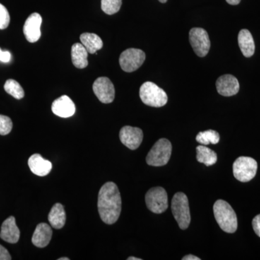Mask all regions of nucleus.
Segmentation results:
<instances>
[{"label": "nucleus", "instance_id": "obj_1", "mask_svg": "<svg viewBox=\"0 0 260 260\" xmlns=\"http://www.w3.org/2000/svg\"><path fill=\"white\" fill-rule=\"evenodd\" d=\"M98 209L104 223L112 225L117 221L121 210L120 192L116 184L106 183L99 191Z\"/></svg>", "mask_w": 260, "mask_h": 260}, {"label": "nucleus", "instance_id": "obj_2", "mask_svg": "<svg viewBox=\"0 0 260 260\" xmlns=\"http://www.w3.org/2000/svg\"><path fill=\"white\" fill-rule=\"evenodd\" d=\"M213 213L217 223L223 232L233 234L237 231V214L227 202L217 200L213 205Z\"/></svg>", "mask_w": 260, "mask_h": 260}, {"label": "nucleus", "instance_id": "obj_3", "mask_svg": "<svg viewBox=\"0 0 260 260\" xmlns=\"http://www.w3.org/2000/svg\"><path fill=\"white\" fill-rule=\"evenodd\" d=\"M140 97L145 105L152 107H162L168 102L167 94L152 82H145L140 89Z\"/></svg>", "mask_w": 260, "mask_h": 260}, {"label": "nucleus", "instance_id": "obj_4", "mask_svg": "<svg viewBox=\"0 0 260 260\" xmlns=\"http://www.w3.org/2000/svg\"><path fill=\"white\" fill-rule=\"evenodd\" d=\"M172 210L179 228L182 230L187 229L190 223L191 215L189 200L185 194L177 192L174 194L172 201Z\"/></svg>", "mask_w": 260, "mask_h": 260}, {"label": "nucleus", "instance_id": "obj_5", "mask_svg": "<svg viewBox=\"0 0 260 260\" xmlns=\"http://www.w3.org/2000/svg\"><path fill=\"white\" fill-rule=\"evenodd\" d=\"M172 145L165 138L158 140L149 152L146 162L152 167H162L167 165L172 155Z\"/></svg>", "mask_w": 260, "mask_h": 260}, {"label": "nucleus", "instance_id": "obj_6", "mask_svg": "<svg viewBox=\"0 0 260 260\" xmlns=\"http://www.w3.org/2000/svg\"><path fill=\"white\" fill-rule=\"evenodd\" d=\"M257 171V162L250 157L241 156L233 164L234 177L242 182H248L254 179Z\"/></svg>", "mask_w": 260, "mask_h": 260}, {"label": "nucleus", "instance_id": "obj_7", "mask_svg": "<svg viewBox=\"0 0 260 260\" xmlns=\"http://www.w3.org/2000/svg\"><path fill=\"white\" fill-rule=\"evenodd\" d=\"M145 203L148 209L153 213H164L169 207L167 191L160 186L151 188L145 195Z\"/></svg>", "mask_w": 260, "mask_h": 260}, {"label": "nucleus", "instance_id": "obj_8", "mask_svg": "<svg viewBox=\"0 0 260 260\" xmlns=\"http://www.w3.org/2000/svg\"><path fill=\"white\" fill-rule=\"evenodd\" d=\"M145 60V54L141 49H126L121 53L119 57V64L126 73H133L139 69Z\"/></svg>", "mask_w": 260, "mask_h": 260}, {"label": "nucleus", "instance_id": "obj_9", "mask_svg": "<svg viewBox=\"0 0 260 260\" xmlns=\"http://www.w3.org/2000/svg\"><path fill=\"white\" fill-rule=\"evenodd\" d=\"M189 42L195 54L200 57H204L209 52L210 41L209 36L205 29L191 28L189 31Z\"/></svg>", "mask_w": 260, "mask_h": 260}, {"label": "nucleus", "instance_id": "obj_10", "mask_svg": "<svg viewBox=\"0 0 260 260\" xmlns=\"http://www.w3.org/2000/svg\"><path fill=\"white\" fill-rule=\"evenodd\" d=\"M94 93L103 104H110L115 97V88L107 77H101L95 80L93 85Z\"/></svg>", "mask_w": 260, "mask_h": 260}, {"label": "nucleus", "instance_id": "obj_11", "mask_svg": "<svg viewBox=\"0 0 260 260\" xmlns=\"http://www.w3.org/2000/svg\"><path fill=\"white\" fill-rule=\"evenodd\" d=\"M119 138L121 143L130 150H136L143 142V133L140 128L125 126L121 128Z\"/></svg>", "mask_w": 260, "mask_h": 260}, {"label": "nucleus", "instance_id": "obj_12", "mask_svg": "<svg viewBox=\"0 0 260 260\" xmlns=\"http://www.w3.org/2000/svg\"><path fill=\"white\" fill-rule=\"evenodd\" d=\"M42 16L37 13H32L25 20L23 26V34L28 42L35 43L40 39L42 35Z\"/></svg>", "mask_w": 260, "mask_h": 260}, {"label": "nucleus", "instance_id": "obj_13", "mask_svg": "<svg viewBox=\"0 0 260 260\" xmlns=\"http://www.w3.org/2000/svg\"><path fill=\"white\" fill-rule=\"evenodd\" d=\"M239 83L237 78L232 75L220 76L216 81L218 93L223 96H232L239 93Z\"/></svg>", "mask_w": 260, "mask_h": 260}, {"label": "nucleus", "instance_id": "obj_14", "mask_svg": "<svg viewBox=\"0 0 260 260\" xmlns=\"http://www.w3.org/2000/svg\"><path fill=\"white\" fill-rule=\"evenodd\" d=\"M51 110L55 115L61 118H68L75 113V105L68 95H62L56 99L51 105Z\"/></svg>", "mask_w": 260, "mask_h": 260}, {"label": "nucleus", "instance_id": "obj_15", "mask_svg": "<svg viewBox=\"0 0 260 260\" xmlns=\"http://www.w3.org/2000/svg\"><path fill=\"white\" fill-rule=\"evenodd\" d=\"M20 230L17 226L14 217L7 218L2 225L0 238L10 244H16L20 239Z\"/></svg>", "mask_w": 260, "mask_h": 260}, {"label": "nucleus", "instance_id": "obj_16", "mask_svg": "<svg viewBox=\"0 0 260 260\" xmlns=\"http://www.w3.org/2000/svg\"><path fill=\"white\" fill-rule=\"evenodd\" d=\"M28 167L30 171L39 177H45L52 169V164L49 160L43 158L40 154H34L28 159Z\"/></svg>", "mask_w": 260, "mask_h": 260}, {"label": "nucleus", "instance_id": "obj_17", "mask_svg": "<svg viewBox=\"0 0 260 260\" xmlns=\"http://www.w3.org/2000/svg\"><path fill=\"white\" fill-rule=\"evenodd\" d=\"M52 237V230L47 223H39L32 234V243L34 246L44 248L48 246Z\"/></svg>", "mask_w": 260, "mask_h": 260}, {"label": "nucleus", "instance_id": "obj_18", "mask_svg": "<svg viewBox=\"0 0 260 260\" xmlns=\"http://www.w3.org/2000/svg\"><path fill=\"white\" fill-rule=\"evenodd\" d=\"M238 42L243 55L245 57H251L254 55L255 44L252 35L246 29H242L238 36Z\"/></svg>", "mask_w": 260, "mask_h": 260}, {"label": "nucleus", "instance_id": "obj_19", "mask_svg": "<svg viewBox=\"0 0 260 260\" xmlns=\"http://www.w3.org/2000/svg\"><path fill=\"white\" fill-rule=\"evenodd\" d=\"M88 51L81 43H76L72 47L71 56L73 64L78 69H83L88 64Z\"/></svg>", "mask_w": 260, "mask_h": 260}, {"label": "nucleus", "instance_id": "obj_20", "mask_svg": "<svg viewBox=\"0 0 260 260\" xmlns=\"http://www.w3.org/2000/svg\"><path fill=\"white\" fill-rule=\"evenodd\" d=\"M48 220L54 229H62L66 223V213L64 206L60 203H56L49 212Z\"/></svg>", "mask_w": 260, "mask_h": 260}, {"label": "nucleus", "instance_id": "obj_21", "mask_svg": "<svg viewBox=\"0 0 260 260\" xmlns=\"http://www.w3.org/2000/svg\"><path fill=\"white\" fill-rule=\"evenodd\" d=\"M80 39L89 54H95L97 51L102 49L104 45L102 39L96 34L91 32H84L80 35Z\"/></svg>", "mask_w": 260, "mask_h": 260}, {"label": "nucleus", "instance_id": "obj_22", "mask_svg": "<svg viewBox=\"0 0 260 260\" xmlns=\"http://www.w3.org/2000/svg\"><path fill=\"white\" fill-rule=\"evenodd\" d=\"M197 160L198 162L204 164L207 167L213 166L217 162V154L211 149L199 145L197 147Z\"/></svg>", "mask_w": 260, "mask_h": 260}, {"label": "nucleus", "instance_id": "obj_23", "mask_svg": "<svg viewBox=\"0 0 260 260\" xmlns=\"http://www.w3.org/2000/svg\"><path fill=\"white\" fill-rule=\"evenodd\" d=\"M196 140L203 145H215L220 141V135L215 130H206L198 133L196 137Z\"/></svg>", "mask_w": 260, "mask_h": 260}, {"label": "nucleus", "instance_id": "obj_24", "mask_svg": "<svg viewBox=\"0 0 260 260\" xmlns=\"http://www.w3.org/2000/svg\"><path fill=\"white\" fill-rule=\"evenodd\" d=\"M4 88L7 93L14 97L15 99H18V100L23 99L24 95H25L23 88L16 80L13 79L7 80L5 84Z\"/></svg>", "mask_w": 260, "mask_h": 260}, {"label": "nucleus", "instance_id": "obj_25", "mask_svg": "<svg viewBox=\"0 0 260 260\" xmlns=\"http://www.w3.org/2000/svg\"><path fill=\"white\" fill-rule=\"evenodd\" d=\"M122 0H102V10L106 14L114 15L120 10Z\"/></svg>", "mask_w": 260, "mask_h": 260}, {"label": "nucleus", "instance_id": "obj_26", "mask_svg": "<svg viewBox=\"0 0 260 260\" xmlns=\"http://www.w3.org/2000/svg\"><path fill=\"white\" fill-rule=\"evenodd\" d=\"M13 129V122L8 116L0 115V135L9 134Z\"/></svg>", "mask_w": 260, "mask_h": 260}, {"label": "nucleus", "instance_id": "obj_27", "mask_svg": "<svg viewBox=\"0 0 260 260\" xmlns=\"http://www.w3.org/2000/svg\"><path fill=\"white\" fill-rule=\"evenodd\" d=\"M10 22L9 12L4 5L0 3V29L4 30L8 28Z\"/></svg>", "mask_w": 260, "mask_h": 260}, {"label": "nucleus", "instance_id": "obj_28", "mask_svg": "<svg viewBox=\"0 0 260 260\" xmlns=\"http://www.w3.org/2000/svg\"><path fill=\"white\" fill-rule=\"evenodd\" d=\"M252 226L256 235L260 237V214L253 219Z\"/></svg>", "mask_w": 260, "mask_h": 260}, {"label": "nucleus", "instance_id": "obj_29", "mask_svg": "<svg viewBox=\"0 0 260 260\" xmlns=\"http://www.w3.org/2000/svg\"><path fill=\"white\" fill-rule=\"evenodd\" d=\"M12 259L10 253L4 246L0 245V260H10Z\"/></svg>", "mask_w": 260, "mask_h": 260}, {"label": "nucleus", "instance_id": "obj_30", "mask_svg": "<svg viewBox=\"0 0 260 260\" xmlns=\"http://www.w3.org/2000/svg\"><path fill=\"white\" fill-rule=\"evenodd\" d=\"M11 59V54L8 51H1L0 52V61L3 62H9Z\"/></svg>", "mask_w": 260, "mask_h": 260}, {"label": "nucleus", "instance_id": "obj_31", "mask_svg": "<svg viewBox=\"0 0 260 260\" xmlns=\"http://www.w3.org/2000/svg\"><path fill=\"white\" fill-rule=\"evenodd\" d=\"M182 260H200L198 256L192 255V254H189V255L184 256L182 258Z\"/></svg>", "mask_w": 260, "mask_h": 260}, {"label": "nucleus", "instance_id": "obj_32", "mask_svg": "<svg viewBox=\"0 0 260 260\" xmlns=\"http://www.w3.org/2000/svg\"><path fill=\"white\" fill-rule=\"evenodd\" d=\"M226 2L229 4L232 5H237L240 3L241 0H226Z\"/></svg>", "mask_w": 260, "mask_h": 260}, {"label": "nucleus", "instance_id": "obj_33", "mask_svg": "<svg viewBox=\"0 0 260 260\" xmlns=\"http://www.w3.org/2000/svg\"><path fill=\"white\" fill-rule=\"evenodd\" d=\"M128 260H141L140 258L134 257V256H129V258H127Z\"/></svg>", "mask_w": 260, "mask_h": 260}, {"label": "nucleus", "instance_id": "obj_34", "mask_svg": "<svg viewBox=\"0 0 260 260\" xmlns=\"http://www.w3.org/2000/svg\"><path fill=\"white\" fill-rule=\"evenodd\" d=\"M58 260H70V258L68 257H61L59 258Z\"/></svg>", "mask_w": 260, "mask_h": 260}, {"label": "nucleus", "instance_id": "obj_35", "mask_svg": "<svg viewBox=\"0 0 260 260\" xmlns=\"http://www.w3.org/2000/svg\"><path fill=\"white\" fill-rule=\"evenodd\" d=\"M158 1L161 3H166L168 1V0H158Z\"/></svg>", "mask_w": 260, "mask_h": 260}, {"label": "nucleus", "instance_id": "obj_36", "mask_svg": "<svg viewBox=\"0 0 260 260\" xmlns=\"http://www.w3.org/2000/svg\"><path fill=\"white\" fill-rule=\"evenodd\" d=\"M2 49L1 48H0V52H1Z\"/></svg>", "mask_w": 260, "mask_h": 260}]
</instances>
